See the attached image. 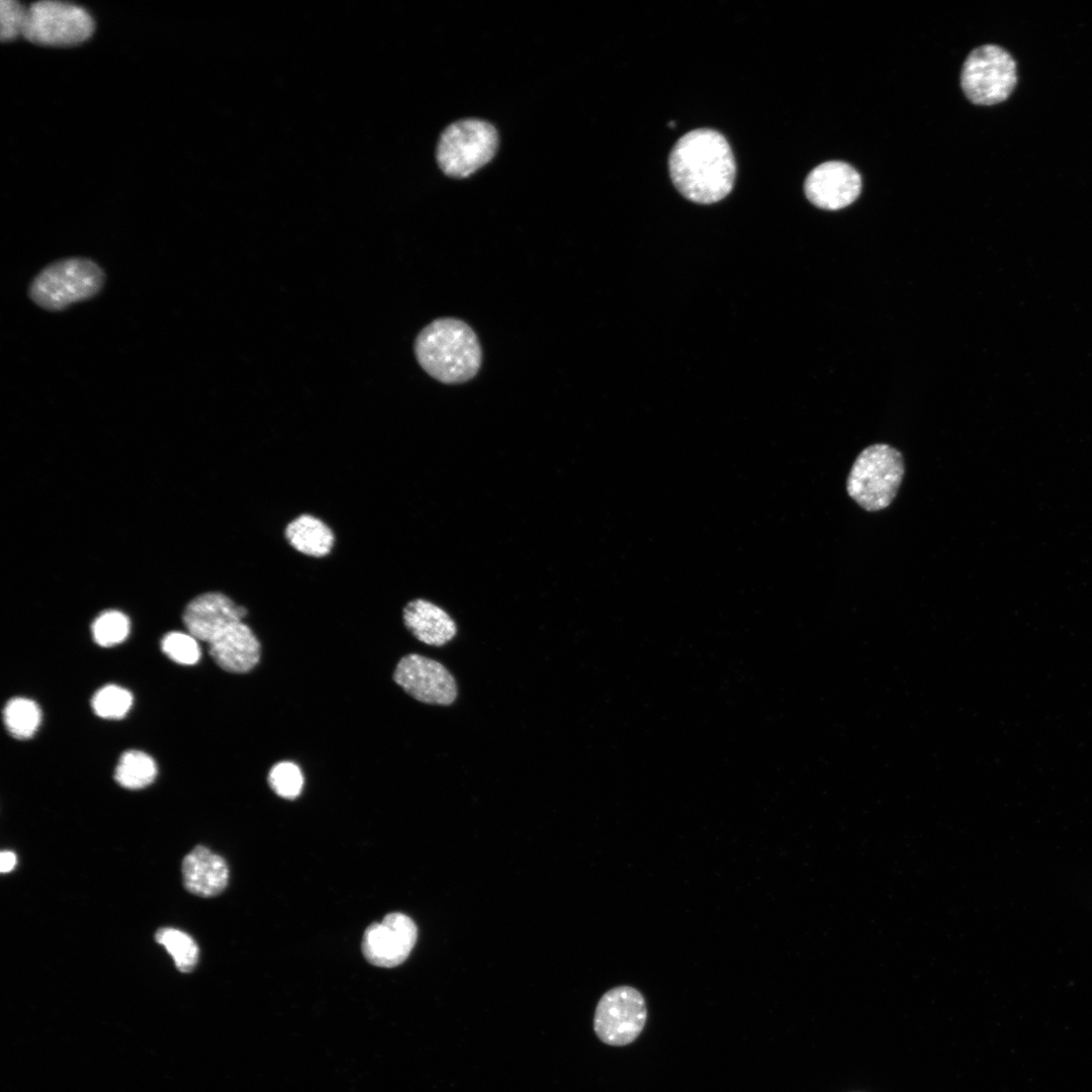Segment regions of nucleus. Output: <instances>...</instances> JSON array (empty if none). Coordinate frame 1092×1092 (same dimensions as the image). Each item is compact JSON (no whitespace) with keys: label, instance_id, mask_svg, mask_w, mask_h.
Listing matches in <instances>:
<instances>
[{"label":"nucleus","instance_id":"f3484780","mask_svg":"<svg viewBox=\"0 0 1092 1092\" xmlns=\"http://www.w3.org/2000/svg\"><path fill=\"white\" fill-rule=\"evenodd\" d=\"M157 776L155 760L139 750L125 751L116 765L114 779L119 786L139 790L152 784Z\"/></svg>","mask_w":1092,"mask_h":1092},{"label":"nucleus","instance_id":"412c9836","mask_svg":"<svg viewBox=\"0 0 1092 1092\" xmlns=\"http://www.w3.org/2000/svg\"><path fill=\"white\" fill-rule=\"evenodd\" d=\"M129 633L128 618L118 611H106L100 614L92 624L94 641L103 647L121 643Z\"/></svg>","mask_w":1092,"mask_h":1092},{"label":"nucleus","instance_id":"20e7f679","mask_svg":"<svg viewBox=\"0 0 1092 1092\" xmlns=\"http://www.w3.org/2000/svg\"><path fill=\"white\" fill-rule=\"evenodd\" d=\"M103 283L104 273L95 262L69 258L42 269L32 280L29 295L42 308L61 310L94 296Z\"/></svg>","mask_w":1092,"mask_h":1092},{"label":"nucleus","instance_id":"1a4fd4ad","mask_svg":"<svg viewBox=\"0 0 1092 1092\" xmlns=\"http://www.w3.org/2000/svg\"><path fill=\"white\" fill-rule=\"evenodd\" d=\"M393 679L422 703L448 706L457 698V684L451 672L442 663L420 654L403 656Z\"/></svg>","mask_w":1092,"mask_h":1092},{"label":"nucleus","instance_id":"aec40b11","mask_svg":"<svg viewBox=\"0 0 1092 1092\" xmlns=\"http://www.w3.org/2000/svg\"><path fill=\"white\" fill-rule=\"evenodd\" d=\"M132 705V695L129 691L115 686L107 685L99 689L91 700L94 713L105 719L123 718Z\"/></svg>","mask_w":1092,"mask_h":1092},{"label":"nucleus","instance_id":"f8f14e48","mask_svg":"<svg viewBox=\"0 0 1092 1092\" xmlns=\"http://www.w3.org/2000/svg\"><path fill=\"white\" fill-rule=\"evenodd\" d=\"M247 610L236 605L220 593H205L194 598L186 607L183 622L188 632L207 644L222 630L243 621Z\"/></svg>","mask_w":1092,"mask_h":1092},{"label":"nucleus","instance_id":"2eb2a0df","mask_svg":"<svg viewBox=\"0 0 1092 1092\" xmlns=\"http://www.w3.org/2000/svg\"><path fill=\"white\" fill-rule=\"evenodd\" d=\"M403 622L418 640L432 646L445 645L457 633V626L450 615L437 605L423 599L411 601L405 605Z\"/></svg>","mask_w":1092,"mask_h":1092},{"label":"nucleus","instance_id":"5701e85b","mask_svg":"<svg viewBox=\"0 0 1092 1092\" xmlns=\"http://www.w3.org/2000/svg\"><path fill=\"white\" fill-rule=\"evenodd\" d=\"M196 640L190 633L170 632L162 639L161 647L173 661L191 665L200 658V649Z\"/></svg>","mask_w":1092,"mask_h":1092},{"label":"nucleus","instance_id":"9b49d317","mask_svg":"<svg viewBox=\"0 0 1092 1092\" xmlns=\"http://www.w3.org/2000/svg\"><path fill=\"white\" fill-rule=\"evenodd\" d=\"M861 189L858 172L840 161H828L814 168L807 176L804 190L817 207L836 210L852 203Z\"/></svg>","mask_w":1092,"mask_h":1092},{"label":"nucleus","instance_id":"423d86ee","mask_svg":"<svg viewBox=\"0 0 1092 1092\" xmlns=\"http://www.w3.org/2000/svg\"><path fill=\"white\" fill-rule=\"evenodd\" d=\"M1017 83L1016 62L1003 48L984 44L967 57L961 85L970 101L994 105L1006 100Z\"/></svg>","mask_w":1092,"mask_h":1092},{"label":"nucleus","instance_id":"0eeeda50","mask_svg":"<svg viewBox=\"0 0 1092 1092\" xmlns=\"http://www.w3.org/2000/svg\"><path fill=\"white\" fill-rule=\"evenodd\" d=\"M94 31L91 15L82 7L60 1H37L27 7L23 36L36 44L71 47Z\"/></svg>","mask_w":1092,"mask_h":1092},{"label":"nucleus","instance_id":"7ed1b4c3","mask_svg":"<svg viewBox=\"0 0 1092 1092\" xmlns=\"http://www.w3.org/2000/svg\"><path fill=\"white\" fill-rule=\"evenodd\" d=\"M904 472V459L897 449L887 444L871 445L851 466L847 493L868 512L883 510L895 498Z\"/></svg>","mask_w":1092,"mask_h":1092},{"label":"nucleus","instance_id":"b1692460","mask_svg":"<svg viewBox=\"0 0 1092 1092\" xmlns=\"http://www.w3.org/2000/svg\"><path fill=\"white\" fill-rule=\"evenodd\" d=\"M27 19V7L15 0L0 2V38L9 41L23 35Z\"/></svg>","mask_w":1092,"mask_h":1092},{"label":"nucleus","instance_id":"a211bd4d","mask_svg":"<svg viewBox=\"0 0 1092 1092\" xmlns=\"http://www.w3.org/2000/svg\"><path fill=\"white\" fill-rule=\"evenodd\" d=\"M38 706L26 698H13L3 709V721L7 731L15 738L31 737L40 724Z\"/></svg>","mask_w":1092,"mask_h":1092},{"label":"nucleus","instance_id":"6e6552de","mask_svg":"<svg viewBox=\"0 0 1092 1092\" xmlns=\"http://www.w3.org/2000/svg\"><path fill=\"white\" fill-rule=\"evenodd\" d=\"M647 1018L646 1002L634 987L618 986L600 999L594 1016V1029L605 1043L615 1046L633 1042L643 1030Z\"/></svg>","mask_w":1092,"mask_h":1092},{"label":"nucleus","instance_id":"393cba45","mask_svg":"<svg viewBox=\"0 0 1092 1092\" xmlns=\"http://www.w3.org/2000/svg\"><path fill=\"white\" fill-rule=\"evenodd\" d=\"M16 855L13 851L3 850L0 854V871L1 873L11 872L16 864Z\"/></svg>","mask_w":1092,"mask_h":1092},{"label":"nucleus","instance_id":"4468645a","mask_svg":"<svg viewBox=\"0 0 1092 1092\" xmlns=\"http://www.w3.org/2000/svg\"><path fill=\"white\" fill-rule=\"evenodd\" d=\"M181 870L185 889L199 897L217 896L229 882L226 861L203 845L185 855Z\"/></svg>","mask_w":1092,"mask_h":1092},{"label":"nucleus","instance_id":"6ab92c4d","mask_svg":"<svg viewBox=\"0 0 1092 1092\" xmlns=\"http://www.w3.org/2000/svg\"><path fill=\"white\" fill-rule=\"evenodd\" d=\"M155 939L171 954L180 972L189 973L196 967L199 948L188 933L173 927H162L157 930Z\"/></svg>","mask_w":1092,"mask_h":1092},{"label":"nucleus","instance_id":"39448f33","mask_svg":"<svg viewBox=\"0 0 1092 1092\" xmlns=\"http://www.w3.org/2000/svg\"><path fill=\"white\" fill-rule=\"evenodd\" d=\"M497 132L484 120H458L442 132L437 147V161L442 171L451 177L464 178L494 156Z\"/></svg>","mask_w":1092,"mask_h":1092},{"label":"nucleus","instance_id":"dca6fc26","mask_svg":"<svg viewBox=\"0 0 1092 1092\" xmlns=\"http://www.w3.org/2000/svg\"><path fill=\"white\" fill-rule=\"evenodd\" d=\"M284 535L293 549L310 557L327 556L335 543L332 529L323 520L308 514L293 519L286 526Z\"/></svg>","mask_w":1092,"mask_h":1092},{"label":"nucleus","instance_id":"4be33fe9","mask_svg":"<svg viewBox=\"0 0 1092 1092\" xmlns=\"http://www.w3.org/2000/svg\"><path fill=\"white\" fill-rule=\"evenodd\" d=\"M271 789L281 798L295 799L301 792L303 776L293 762L281 761L272 766L268 775Z\"/></svg>","mask_w":1092,"mask_h":1092},{"label":"nucleus","instance_id":"9d476101","mask_svg":"<svg viewBox=\"0 0 1092 1092\" xmlns=\"http://www.w3.org/2000/svg\"><path fill=\"white\" fill-rule=\"evenodd\" d=\"M417 938L418 928L414 920L403 913L392 912L366 928L362 952L373 966L394 968L408 958Z\"/></svg>","mask_w":1092,"mask_h":1092},{"label":"nucleus","instance_id":"f257e3e1","mask_svg":"<svg viewBox=\"0 0 1092 1092\" xmlns=\"http://www.w3.org/2000/svg\"><path fill=\"white\" fill-rule=\"evenodd\" d=\"M668 166L674 186L693 202H717L734 185L733 152L726 139L714 129L699 128L684 134L670 152Z\"/></svg>","mask_w":1092,"mask_h":1092},{"label":"nucleus","instance_id":"f03ea898","mask_svg":"<svg viewBox=\"0 0 1092 1092\" xmlns=\"http://www.w3.org/2000/svg\"><path fill=\"white\" fill-rule=\"evenodd\" d=\"M415 353L421 367L446 384L472 379L482 360L474 331L453 317H441L426 326L416 339Z\"/></svg>","mask_w":1092,"mask_h":1092},{"label":"nucleus","instance_id":"ddd939ff","mask_svg":"<svg viewBox=\"0 0 1092 1092\" xmlns=\"http://www.w3.org/2000/svg\"><path fill=\"white\" fill-rule=\"evenodd\" d=\"M209 654L223 670L245 673L260 659V643L252 629L239 621L222 630L209 643Z\"/></svg>","mask_w":1092,"mask_h":1092}]
</instances>
